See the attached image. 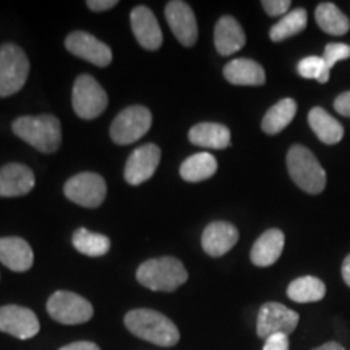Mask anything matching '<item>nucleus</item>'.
Here are the masks:
<instances>
[{
  "label": "nucleus",
  "instance_id": "nucleus-38",
  "mask_svg": "<svg viewBox=\"0 0 350 350\" xmlns=\"http://www.w3.org/2000/svg\"><path fill=\"white\" fill-rule=\"evenodd\" d=\"M313 350H345V349L339 342H326V344L319 345V347L313 349Z\"/></svg>",
  "mask_w": 350,
  "mask_h": 350
},
{
  "label": "nucleus",
  "instance_id": "nucleus-9",
  "mask_svg": "<svg viewBox=\"0 0 350 350\" xmlns=\"http://www.w3.org/2000/svg\"><path fill=\"white\" fill-rule=\"evenodd\" d=\"M299 313L278 301H268L260 308L256 319L258 338L268 339L274 334H292L299 326Z\"/></svg>",
  "mask_w": 350,
  "mask_h": 350
},
{
  "label": "nucleus",
  "instance_id": "nucleus-21",
  "mask_svg": "<svg viewBox=\"0 0 350 350\" xmlns=\"http://www.w3.org/2000/svg\"><path fill=\"white\" fill-rule=\"evenodd\" d=\"M224 78L237 86H261L266 81V73L255 60L235 59L224 67Z\"/></svg>",
  "mask_w": 350,
  "mask_h": 350
},
{
  "label": "nucleus",
  "instance_id": "nucleus-37",
  "mask_svg": "<svg viewBox=\"0 0 350 350\" xmlns=\"http://www.w3.org/2000/svg\"><path fill=\"white\" fill-rule=\"evenodd\" d=\"M342 279L344 282L350 287V255L345 258L342 262Z\"/></svg>",
  "mask_w": 350,
  "mask_h": 350
},
{
  "label": "nucleus",
  "instance_id": "nucleus-3",
  "mask_svg": "<svg viewBox=\"0 0 350 350\" xmlns=\"http://www.w3.org/2000/svg\"><path fill=\"white\" fill-rule=\"evenodd\" d=\"M137 279L150 291L174 292L187 282L188 273L177 258L163 256L144 261L137 271Z\"/></svg>",
  "mask_w": 350,
  "mask_h": 350
},
{
  "label": "nucleus",
  "instance_id": "nucleus-12",
  "mask_svg": "<svg viewBox=\"0 0 350 350\" xmlns=\"http://www.w3.org/2000/svg\"><path fill=\"white\" fill-rule=\"evenodd\" d=\"M165 20L172 29L177 41L185 47L195 46L198 41V23L195 13L188 3L182 0H172L165 7Z\"/></svg>",
  "mask_w": 350,
  "mask_h": 350
},
{
  "label": "nucleus",
  "instance_id": "nucleus-10",
  "mask_svg": "<svg viewBox=\"0 0 350 350\" xmlns=\"http://www.w3.org/2000/svg\"><path fill=\"white\" fill-rule=\"evenodd\" d=\"M64 193L70 201L85 208H98L104 203L107 195L106 180L98 174L83 172L73 175L65 183Z\"/></svg>",
  "mask_w": 350,
  "mask_h": 350
},
{
  "label": "nucleus",
  "instance_id": "nucleus-15",
  "mask_svg": "<svg viewBox=\"0 0 350 350\" xmlns=\"http://www.w3.org/2000/svg\"><path fill=\"white\" fill-rule=\"evenodd\" d=\"M130 23L139 46L146 51H157L163 44V33L154 13L144 5L135 7L130 13Z\"/></svg>",
  "mask_w": 350,
  "mask_h": 350
},
{
  "label": "nucleus",
  "instance_id": "nucleus-5",
  "mask_svg": "<svg viewBox=\"0 0 350 350\" xmlns=\"http://www.w3.org/2000/svg\"><path fill=\"white\" fill-rule=\"evenodd\" d=\"M29 75V60L25 51L13 42L0 46V98L16 94Z\"/></svg>",
  "mask_w": 350,
  "mask_h": 350
},
{
  "label": "nucleus",
  "instance_id": "nucleus-35",
  "mask_svg": "<svg viewBox=\"0 0 350 350\" xmlns=\"http://www.w3.org/2000/svg\"><path fill=\"white\" fill-rule=\"evenodd\" d=\"M117 3H119L117 0H88L86 5L93 12H106L116 7Z\"/></svg>",
  "mask_w": 350,
  "mask_h": 350
},
{
  "label": "nucleus",
  "instance_id": "nucleus-24",
  "mask_svg": "<svg viewBox=\"0 0 350 350\" xmlns=\"http://www.w3.org/2000/svg\"><path fill=\"white\" fill-rule=\"evenodd\" d=\"M297 113V103L294 99L286 98L279 103H275L268 112L265 113L261 122V129L268 135H278L284 129H287L288 124L294 120Z\"/></svg>",
  "mask_w": 350,
  "mask_h": 350
},
{
  "label": "nucleus",
  "instance_id": "nucleus-33",
  "mask_svg": "<svg viewBox=\"0 0 350 350\" xmlns=\"http://www.w3.org/2000/svg\"><path fill=\"white\" fill-rule=\"evenodd\" d=\"M262 350H288V336L274 334L266 339Z\"/></svg>",
  "mask_w": 350,
  "mask_h": 350
},
{
  "label": "nucleus",
  "instance_id": "nucleus-8",
  "mask_svg": "<svg viewBox=\"0 0 350 350\" xmlns=\"http://www.w3.org/2000/svg\"><path fill=\"white\" fill-rule=\"evenodd\" d=\"M152 116L143 106H130L116 117L111 125V138L117 144H131L148 133Z\"/></svg>",
  "mask_w": 350,
  "mask_h": 350
},
{
  "label": "nucleus",
  "instance_id": "nucleus-34",
  "mask_svg": "<svg viewBox=\"0 0 350 350\" xmlns=\"http://www.w3.org/2000/svg\"><path fill=\"white\" fill-rule=\"evenodd\" d=\"M334 109L340 113V116L350 117V91L339 94L338 98H336Z\"/></svg>",
  "mask_w": 350,
  "mask_h": 350
},
{
  "label": "nucleus",
  "instance_id": "nucleus-22",
  "mask_svg": "<svg viewBox=\"0 0 350 350\" xmlns=\"http://www.w3.org/2000/svg\"><path fill=\"white\" fill-rule=\"evenodd\" d=\"M188 138L196 146L208 150H226L230 146V130L226 125L203 122L188 131Z\"/></svg>",
  "mask_w": 350,
  "mask_h": 350
},
{
  "label": "nucleus",
  "instance_id": "nucleus-7",
  "mask_svg": "<svg viewBox=\"0 0 350 350\" xmlns=\"http://www.w3.org/2000/svg\"><path fill=\"white\" fill-rule=\"evenodd\" d=\"M47 313L62 325H83L93 318V305L81 295L68 291H57L47 300Z\"/></svg>",
  "mask_w": 350,
  "mask_h": 350
},
{
  "label": "nucleus",
  "instance_id": "nucleus-16",
  "mask_svg": "<svg viewBox=\"0 0 350 350\" xmlns=\"http://www.w3.org/2000/svg\"><path fill=\"white\" fill-rule=\"evenodd\" d=\"M36 185L33 170L25 164L12 163L0 167V198L23 196Z\"/></svg>",
  "mask_w": 350,
  "mask_h": 350
},
{
  "label": "nucleus",
  "instance_id": "nucleus-26",
  "mask_svg": "<svg viewBox=\"0 0 350 350\" xmlns=\"http://www.w3.org/2000/svg\"><path fill=\"white\" fill-rule=\"evenodd\" d=\"M314 20L319 28L332 36H342L349 31L350 21L336 3L323 2L314 10Z\"/></svg>",
  "mask_w": 350,
  "mask_h": 350
},
{
  "label": "nucleus",
  "instance_id": "nucleus-18",
  "mask_svg": "<svg viewBox=\"0 0 350 350\" xmlns=\"http://www.w3.org/2000/svg\"><path fill=\"white\" fill-rule=\"evenodd\" d=\"M34 253L26 240L20 237L0 239V262L15 273H25L33 266Z\"/></svg>",
  "mask_w": 350,
  "mask_h": 350
},
{
  "label": "nucleus",
  "instance_id": "nucleus-30",
  "mask_svg": "<svg viewBox=\"0 0 350 350\" xmlns=\"http://www.w3.org/2000/svg\"><path fill=\"white\" fill-rule=\"evenodd\" d=\"M297 72H299L301 78L317 80L318 83H327L331 75V70L327 68L325 59L317 55H310L301 59L299 65H297Z\"/></svg>",
  "mask_w": 350,
  "mask_h": 350
},
{
  "label": "nucleus",
  "instance_id": "nucleus-19",
  "mask_svg": "<svg viewBox=\"0 0 350 350\" xmlns=\"http://www.w3.org/2000/svg\"><path fill=\"white\" fill-rule=\"evenodd\" d=\"M284 243H286V237L284 232L279 229H269L260 237L252 247V262L260 268H268V266L274 265L282 255Z\"/></svg>",
  "mask_w": 350,
  "mask_h": 350
},
{
  "label": "nucleus",
  "instance_id": "nucleus-27",
  "mask_svg": "<svg viewBox=\"0 0 350 350\" xmlns=\"http://www.w3.org/2000/svg\"><path fill=\"white\" fill-rule=\"evenodd\" d=\"M217 170L216 157L209 152H196L180 165V177L187 182H203L211 178Z\"/></svg>",
  "mask_w": 350,
  "mask_h": 350
},
{
  "label": "nucleus",
  "instance_id": "nucleus-32",
  "mask_svg": "<svg viewBox=\"0 0 350 350\" xmlns=\"http://www.w3.org/2000/svg\"><path fill=\"white\" fill-rule=\"evenodd\" d=\"M265 12L271 16H282L287 15L288 8H291L292 2L291 0H262L261 2Z\"/></svg>",
  "mask_w": 350,
  "mask_h": 350
},
{
  "label": "nucleus",
  "instance_id": "nucleus-13",
  "mask_svg": "<svg viewBox=\"0 0 350 350\" xmlns=\"http://www.w3.org/2000/svg\"><path fill=\"white\" fill-rule=\"evenodd\" d=\"M65 47L73 55L80 57L96 67H107L112 62V51L107 44L100 42L93 34L85 31L70 33L65 39Z\"/></svg>",
  "mask_w": 350,
  "mask_h": 350
},
{
  "label": "nucleus",
  "instance_id": "nucleus-25",
  "mask_svg": "<svg viewBox=\"0 0 350 350\" xmlns=\"http://www.w3.org/2000/svg\"><path fill=\"white\" fill-rule=\"evenodd\" d=\"M326 284L314 275H304L288 284L287 297L297 304H313L325 299Z\"/></svg>",
  "mask_w": 350,
  "mask_h": 350
},
{
  "label": "nucleus",
  "instance_id": "nucleus-20",
  "mask_svg": "<svg viewBox=\"0 0 350 350\" xmlns=\"http://www.w3.org/2000/svg\"><path fill=\"white\" fill-rule=\"evenodd\" d=\"M247 42L242 26L232 16H222L214 28V44L221 55H232L239 52Z\"/></svg>",
  "mask_w": 350,
  "mask_h": 350
},
{
  "label": "nucleus",
  "instance_id": "nucleus-17",
  "mask_svg": "<svg viewBox=\"0 0 350 350\" xmlns=\"http://www.w3.org/2000/svg\"><path fill=\"white\" fill-rule=\"evenodd\" d=\"M239 242V230L237 227L229 224L224 221L211 222L203 232L201 237V245L203 250L208 253L209 256H222L227 252H230Z\"/></svg>",
  "mask_w": 350,
  "mask_h": 350
},
{
  "label": "nucleus",
  "instance_id": "nucleus-36",
  "mask_svg": "<svg viewBox=\"0 0 350 350\" xmlns=\"http://www.w3.org/2000/svg\"><path fill=\"white\" fill-rule=\"evenodd\" d=\"M60 350H100L99 345L94 342H88V340H80V342H73L62 347Z\"/></svg>",
  "mask_w": 350,
  "mask_h": 350
},
{
  "label": "nucleus",
  "instance_id": "nucleus-6",
  "mask_svg": "<svg viewBox=\"0 0 350 350\" xmlns=\"http://www.w3.org/2000/svg\"><path fill=\"white\" fill-rule=\"evenodd\" d=\"M107 93L91 75H80L73 85L72 106L80 119L93 120L106 111Z\"/></svg>",
  "mask_w": 350,
  "mask_h": 350
},
{
  "label": "nucleus",
  "instance_id": "nucleus-23",
  "mask_svg": "<svg viewBox=\"0 0 350 350\" xmlns=\"http://www.w3.org/2000/svg\"><path fill=\"white\" fill-rule=\"evenodd\" d=\"M310 129L325 144H336L344 137V126L323 107H313L308 113Z\"/></svg>",
  "mask_w": 350,
  "mask_h": 350
},
{
  "label": "nucleus",
  "instance_id": "nucleus-4",
  "mask_svg": "<svg viewBox=\"0 0 350 350\" xmlns=\"http://www.w3.org/2000/svg\"><path fill=\"white\" fill-rule=\"evenodd\" d=\"M287 170L294 183L310 195H318L326 187V172L308 148L295 144L287 152Z\"/></svg>",
  "mask_w": 350,
  "mask_h": 350
},
{
  "label": "nucleus",
  "instance_id": "nucleus-11",
  "mask_svg": "<svg viewBox=\"0 0 350 350\" xmlns=\"http://www.w3.org/2000/svg\"><path fill=\"white\" fill-rule=\"evenodd\" d=\"M41 329L34 312L20 305L0 306V331L20 340L33 339Z\"/></svg>",
  "mask_w": 350,
  "mask_h": 350
},
{
  "label": "nucleus",
  "instance_id": "nucleus-1",
  "mask_svg": "<svg viewBox=\"0 0 350 350\" xmlns=\"http://www.w3.org/2000/svg\"><path fill=\"white\" fill-rule=\"evenodd\" d=\"M125 326L131 334L148 340V342L161 345V347H172L180 340V332L177 326L163 313L150 308L131 310L125 314Z\"/></svg>",
  "mask_w": 350,
  "mask_h": 350
},
{
  "label": "nucleus",
  "instance_id": "nucleus-31",
  "mask_svg": "<svg viewBox=\"0 0 350 350\" xmlns=\"http://www.w3.org/2000/svg\"><path fill=\"white\" fill-rule=\"evenodd\" d=\"M323 59L327 65V68H332L338 62H342V60L350 59V46L344 42H331L327 44L325 54H323Z\"/></svg>",
  "mask_w": 350,
  "mask_h": 350
},
{
  "label": "nucleus",
  "instance_id": "nucleus-28",
  "mask_svg": "<svg viewBox=\"0 0 350 350\" xmlns=\"http://www.w3.org/2000/svg\"><path fill=\"white\" fill-rule=\"evenodd\" d=\"M306 23H308V13H306L305 8H295V10L284 15L282 18L269 29L271 41L281 42L284 39L295 36V34L304 31L306 28Z\"/></svg>",
  "mask_w": 350,
  "mask_h": 350
},
{
  "label": "nucleus",
  "instance_id": "nucleus-2",
  "mask_svg": "<svg viewBox=\"0 0 350 350\" xmlns=\"http://www.w3.org/2000/svg\"><path fill=\"white\" fill-rule=\"evenodd\" d=\"M13 133L33 146L34 150L46 152H55L62 143V126L54 116H25L18 117L12 125Z\"/></svg>",
  "mask_w": 350,
  "mask_h": 350
},
{
  "label": "nucleus",
  "instance_id": "nucleus-29",
  "mask_svg": "<svg viewBox=\"0 0 350 350\" xmlns=\"http://www.w3.org/2000/svg\"><path fill=\"white\" fill-rule=\"evenodd\" d=\"M73 247L77 248L81 255L86 256H104L111 250V240L103 234H94V232L85 229H78L73 234Z\"/></svg>",
  "mask_w": 350,
  "mask_h": 350
},
{
  "label": "nucleus",
  "instance_id": "nucleus-14",
  "mask_svg": "<svg viewBox=\"0 0 350 350\" xmlns=\"http://www.w3.org/2000/svg\"><path fill=\"white\" fill-rule=\"evenodd\" d=\"M161 163V150L156 144H143L131 152L125 165V180L130 185H139L154 175Z\"/></svg>",
  "mask_w": 350,
  "mask_h": 350
}]
</instances>
